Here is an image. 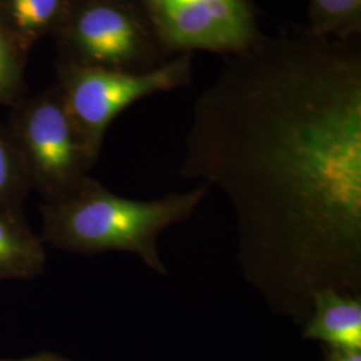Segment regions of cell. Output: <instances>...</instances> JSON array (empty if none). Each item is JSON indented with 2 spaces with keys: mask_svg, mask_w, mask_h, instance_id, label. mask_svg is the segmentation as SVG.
I'll return each mask as SVG.
<instances>
[{
  "mask_svg": "<svg viewBox=\"0 0 361 361\" xmlns=\"http://www.w3.org/2000/svg\"><path fill=\"white\" fill-rule=\"evenodd\" d=\"M310 34L233 54L195 101L180 176L229 200L237 261L271 312L361 297V54Z\"/></svg>",
  "mask_w": 361,
  "mask_h": 361,
  "instance_id": "cell-1",
  "label": "cell"
},
{
  "mask_svg": "<svg viewBox=\"0 0 361 361\" xmlns=\"http://www.w3.org/2000/svg\"><path fill=\"white\" fill-rule=\"evenodd\" d=\"M204 183L186 193H170L153 201H135L107 190L86 177L65 197L44 202L42 240L77 255L126 252L161 276L168 268L158 250V238L171 225L192 217L210 193Z\"/></svg>",
  "mask_w": 361,
  "mask_h": 361,
  "instance_id": "cell-2",
  "label": "cell"
},
{
  "mask_svg": "<svg viewBox=\"0 0 361 361\" xmlns=\"http://www.w3.org/2000/svg\"><path fill=\"white\" fill-rule=\"evenodd\" d=\"M7 128L30 190L50 202L73 192L98 159L66 107L58 85L11 106Z\"/></svg>",
  "mask_w": 361,
  "mask_h": 361,
  "instance_id": "cell-3",
  "label": "cell"
},
{
  "mask_svg": "<svg viewBox=\"0 0 361 361\" xmlns=\"http://www.w3.org/2000/svg\"><path fill=\"white\" fill-rule=\"evenodd\" d=\"M52 37L62 65L142 73L165 62L138 0H78Z\"/></svg>",
  "mask_w": 361,
  "mask_h": 361,
  "instance_id": "cell-4",
  "label": "cell"
},
{
  "mask_svg": "<svg viewBox=\"0 0 361 361\" xmlns=\"http://www.w3.org/2000/svg\"><path fill=\"white\" fill-rule=\"evenodd\" d=\"M192 80V52L142 73L58 63V86L92 155L98 158L111 122L129 106Z\"/></svg>",
  "mask_w": 361,
  "mask_h": 361,
  "instance_id": "cell-5",
  "label": "cell"
},
{
  "mask_svg": "<svg viewBox=\"0 0 361 361\" xmlns=\"http://www.w3.org/2000/svg\"><path fill=\"white\" fill-rule=\"evenodd\" d=\"M166 52L237 54L258 38L249 0H138Z\"/></svg>",
  "mask_w": 361,
  "mask_h": 361,
  "instance_id": "cell-6",
  "label": "cell"
},
{
  "mask_svg": "<svg viewBox=\"0 0 361 361\" xmlns=\"http://www.w3.org/2000/svg\"><path fill=\"white\" fill-rule=\"evenodd\" d=\"M304 337L323 341L326 347L361 349V297L335 290L316 293Z\"/></svg>",
  "mask_w": 361,
  "mask_h": 361,
  "instance_id": "cell-7",
  "label": "cell"
},
{
  "mask_svg": "<svg viewBox=\"0 0 361 361\" xmlns=\"http://www.w3.org/2000/svg\"><path fill=\"white\" fill-rule=\"evenodd\" d=\"M46 258L44 241L30 229L23 212L0 207V281L37 277Z\"/></svg>",
  "mask_w": 361,
  "mask_h": 361,
  "instance_id": "cell-8",
  "label": "cell"
},
{
  "mask_svg": "<svg viewBox=\"0 0 361 361\" xmlns=\"http://www.w3.org/2000/svg\"><path fill=\"white\" fill-rule=\"evenodd\" d=\"M78 0H0V13L26 51L54 35Z\"/></svg>",
  "mask_w": 361,
  "mask_h": 361,
  "instance_id": "cell-9",
  "label": "cell"
},
{
  "mask_svg": "<svg viewBox=\"0 0 361 361\" xmlns=\"http://www.w3.org/2000/svg\"><path fill=\"white\" fill-rule=\"evenodd\" d=\"M310 34L350 39L360 31L361 0H310Z\"/></svg>",
  "mask_w": 361,
  "mask_h": 361,
  "instance_id": "cell-10",
  "label": "cell"
},
{
  "mask_svg": "<svg viewBox=\"0 0 361 361\" xmlns=\"http://www.w3.org/2000/svg\"><path fill=\"white\" fill-rule=\"evenodd\" d=\"M28 54L0 13V106H13L25 97Z\"/></svg>",
  "mask_w": 361,
  "mask_h": 361,
  "instance_id": "cell-11",
  "label": "cell"
},
{
  "mask_svg": "<svg viewBox=\"0 0 361 361\" xmlns=\"http://www.w3.org/2000/svg\"><path fill=\"white\" fill-rule=\"evenodd\" d=\"M30 185L11 133L0 121V207L22 210Z\"/></svg>",
  "mask_w": 361,
  "mask_h": 361,
  "instance_id": "cell-12",
  "label": "cell"
},
{
  "mask_svg": "<svg viewBox=\"0 0 361 361\" xmlns=\"http://www.w3.org/2000/svg\"><path fill=\"white\" fill-rule=\"evenodd\" d=\"M326 361H361V349H341L325 347Z\"/></svg>",
  "mask_w": 361,
  "mask_h": 361,
  "instance_id": "cell-13",
  "label": "cell"
},
{
  "mask_svg": "<svg viewBox=\"0 0 361 361\" xmlns=\"http://www.w3.org/2000/svg\"><path fill=\"white\" fill-rule=\"evenodd\" d=\"M44 361H63V360H54V359H51V360H44Z\"/></svg>",
  "mask_w": 361,
  "mask_h": 361,
  "instance_id": "cell-14",
  "label": "cell"
},
{
  "mask_svg": "<svg viewBox=\"0 0 361 361\" xmlns=\"http://www.w3.org/2000/svg\"><path fill=\"white\" fill-rule=\"evenodd\" d=\"M43 361H44V360H43Z\"/></svg>",
  "mask_w": 361,
  "mask_h": 361,
  "instance_id": "cell-15",
  "label": "cell"
}]
</instances>
